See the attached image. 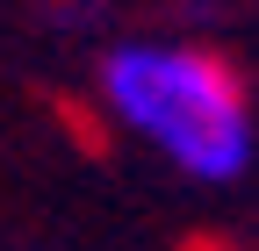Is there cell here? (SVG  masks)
Returning <instances> with one entry per match:
<instances>
[{
  "mask_svg": "<svg viewBox=\"0 0 259 251\" xmlns=\"http://www.w3.org/2000/svg\"><path fill=\"white\" fill-rule=\"evenodd\" d=\"M101 108L187 172L238 179L252 158V108L238 72L194 43H115L101 57Z\"/></svg>",
  "mask_w": 259,
  "mask_h": 251,
  "instance_id": "6da1fadb",
  "label": "cell"
}]
</instances>
